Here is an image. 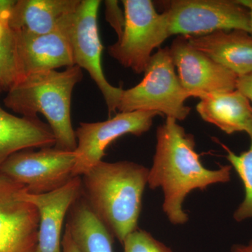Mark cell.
<instances>
[{
	"instance_id": "obj_20",
	"label": "cell",
	"mask_w": 252,
	"mask_h": 252,
	"mask_svg": "<svg viewBox=\"0 0 252 252\" xmlns=\"http://www.w3.org/2000/svg\"><path fill=\"white\" fill-rule=\"evenodd\" d=\"M246 132L251 140L250 149L246 152L238 155L221 144L226 151V158L230 165L234 167L245 187V198L233 215V218L238 222L252 219V122Z\"/></svg>"
},
{
	"instance_id": "obj_15",
	"label": "cell",
	"mask_w": 252,
	"mask_h": 252,
	"mask_svg": "<svg viewBox=\"0 0 252 252\" xmlns=\"http://www.w3.org/2000/svg\"><path fill=\"white\" fill-rule=\"evenodd\" d=\"M81 0H17L9 23L16 32L44 34L58 31Z\"/></svg>"
},
{
	"instance_id": "obj_16",
	"label": "cell",
	"mask_w": 252,
	"mask_h": 252,
	"mask_svg": "<svg viewBox=\"0 0 252 252\" xmlns=\"http://www.w3.org/2000/svg\"><path fill=\"white\" fill-rule=\"evenodd\" d=\"M3 89L0 86V94ZM49 124L36 117H18L0 106V167L13 154L26 149L56 145Z\"/></svg>"
},
{
	"instance_id": "obj_17",
	"label": "cell",
	"mask_w": 252,
	"mask_h": 252,
	"mask_svg": "<svg viewBox=\"0 0 252 252\" xmlns=\"http://www.w3.org/2000/svg\"><path fill=\"white\" fill-rule=\"evenodd\" d=\"M196 111L205 122L228 135L247 132L252 122L251 102L237 89L200 99Z\"/></svg>"
},
{
	"instance_id": "obj_26",
	"label": "cell",
	"mask_w": 252,
	"mask_h": 252,
	"mask_svg": "<svg viewBox=\"0 0 252 252\" xmlns=\"http://www.w3.org/2000/svg\"><path fill=\"white\" fill-rule=\"evenodd\" d=\"M238 1L250 11V31L252 35V0H238Z\"/></svg>"
},
{
	"instance_id": "obj_25",
	"label": "cell",
	"mask_w": 252,
	"mask_h": 252,
	"mask_svg": "<svg viewBox=\"0 0 252 252\" xmlns=\"http://www.w3.org/2000/svg\"><path fill=\"white\" fill-rule=\"evenodd\" d=\"M231 252H252V240L248 245H233Z\"/></svg>"
},
{
	"instance_id": "obj_5",
	"label": "cell",
	"mask_w": 252,
	"mask_h": 252,
	"mask_svg": "<svg viewBox=\"0 0 252 252\" xmlns=\"http://www.w3.org/2000/svg\"><path fill=\"white\" fill-rule=\"evenodd\" d=\"M122 36L109 46V56L137 74L144 73L152 53L170 37L166 13L159 14L150 0H124Z\"/></svg>"
},
{
	"instance_id": "obj_19",
	"label": "cell",
	"mask_w": 252,
	"mask_h": 252,
	"mask_svg": "<svg viewBox=\"0 0 252 252\" xmlns=\"http://www.w3.org/2000/svg\"><path fill=\"white\" fill-rule=\"evenodd\" d=\"M14 3V0H0V86L7 92L25 78L18 58L16 34L9 23Z\"/></svg>"
},
{
	"instance_id": "obj_6",
	"label": "cell",
	"mask_w": 252,
	"mask_h": 252,
	"mask_svg": "<svg viewBox=\"0 0 252 252\" xmlns=\"http://www.w3.org/2000/svg\"><path fill=\"white\" fill-rule=\"evenodd\" d=\"M100 4L99 0H81L77 9L65 18L61 28L67 36L74 64L90 74L102 93L111 115L118 109L124 89L111 85L102 69L104 47L97 25Z\"/></svg>"
},
{
	"instance_id": "obj_22",
	"label": "cell",
	"mask_w": 252,
	"mask_h": 252,
	"mask_svg": "<svg viewBox=\"0 0 252 252\" xmlns=\"http://www.w3.org/2000/svg\"><path fill=\"white\" fill-rule=\"evenodd\" d=\"M104 5L106 21L114 28L119 39L122 35L125 26L124 10L121 9L119 1L115 0H107L104 1Z\"/></svg>"
},
{
	"instance_id": "obj_18",
	"label": "cell",
	"mask_w": 252,
	"mask_h": 252,
	"mask_svg": "<svg viewBox=\"0 0 252 252\" xmlns=\"http://www.w3.org/2000/svg\"><path fill=\"white\" fill-rule=\"evenodd\" d=\"M66 226L79 252H114L112 233L81 196L69 209Z\"/></svg>"
},
{
	"instance_id": "obj_23",
	"label": "cell",
	"mask_w": 252,
	"mask_h": 252,
	"mask_svg": "<svg viewBox=\"0 0 252 252\" xmlns=\"http://www.w3.org/2000/svg\"><path fill=\"white\" fill-rule=\"evenodd\" d=\"M236 89L252 102V72L238 77Z\"/></svg>"
},
{
	"instance_id": "obj_9",
	"label": "cell",
	"mask_w": 252,
	"mask_h": 252,
	"mask_svg": "<svg viewBox=\"0 0 252 252\" xmlns=\"http://www.w3.org/2000/svg\"><path fill=\"white\" fill-rule=\"evenodd\" d=\"M158 115L149 111L119 112L104 122L80 123L75 131L77 159L73 177L84 175L100 162L106 149L114 140L126 134L140 136L147 132L153 125L154 118Z\"/></svg>"
},
{
	"instance_id": "obj_11",
	"label": "cell",
	"mask_w": 252,
	"mask_h": 252,
	"mask_svg": "<svg viewBox=\"0 0 252 252\" xmlns=\"http://www.w3.org/2000/svg\"><path fill=\"white\" fill-rule=\"evenodd\" d=\"M25 186L0 175V252H35L39 214L21 198Z\"/></svg>"
},
{
	"instance_id": "obj_21",
	"label": "cell",
	"mask_w": 252,
	"mask_h": 252,
	"mask_svg": "<svg viewBox=\"0 0 252 252\" xmlns=\"http://www.w3.org/2000/svg\"><path fill=\"white\" fill-rule=\"evenodd\" d=\"M122 244L124 252H173L148 232L138 228L127 235Z\"/></svg>"
},
{
	"instance_id": "obj_12",
	"label": "cell",
	"mask_w": 252,
	"mask_h": 252,
	"mask_svg": "<svg viewBox=\"0 0 252 252\" xmlns=\"http://www.w3.org/2000/svg\"><path fill=\"white\" fill-rule=\"evenodd\" d=\"M82 193L80 177H73L59 189L43 194L28 193L26 187L21 198L30 202L39 214L38 243L35 252H62L63 222L67 212Z\"/></svg>"
},
{
	"instance_id": "obj_4",
	"label": "cell",
	"mask_w": 252,
	"mask_h": 252,
	"mask_svg": "<svg viewBox=\"0 0 252 252\" xmlns=\"http://www.w3.org/2000/svg\"><path fill=\"white\" fill-rule=\"evenodd\" d=\"M137 85L123 91L117 110L149 111L184 121L191 109L186 105L189 94L181 86L168 47L153 54Z\"/></svg>"
},
{
	"instance_id": "obj_13",
	"label": "cell",
	"mask_w": 252,
	"mask_h": 252,
	"mask_svg": "<svg viewBox=\"0 0 252 252\" xmlns=\"http://www.w3.org/2000/svg\"><path fill=\"white\" fill-rule=\"evenodd\" d=\"M16 34L18 58L24 77L75 65L67 36L61 28L44 34Z\"/></svg>"
},
{
	"instance_id": "obj_24",
	"label": "cell",
	"mask_w": 252,
	"mask_h": 252,
	"mask_svg": "<svg viewBox=\"0 0 252 252\" xmlns=\"http://www.w3.org/2000/svg\"><path fill=\"white\" fill-rule=\"evenodd\" d=\"M62 252H79L67 226L62 239Z\"/></svg>"
},
{
	"instance_id": "obj_3",
	"label": "cell",
	"mask_w": 252,
	"mask_h": 252,
	"mask_svg": "<svg viewBox=\"0 0 252 252\" xmlns=\"http://www.w3.org/2000/svg\"><path fill=\"white\" fill-rule=\"evenodd\" d=\"M83 79L74 65L64 71L51 70L26 76L7 92L4 103L23 117H45L56 137L55 147L74 152L77 142L71 119L73 90Z\"/></svg>"
},
{
	"instance_id": "obj_1",
	"label": "cell",
	"mask_w": 252,
	"mask_h": 252,
	"mask_svg": "<svg viewBox=\"0 0 252 252\" xmlns=\"http://www.w3.org/2000/svg\"><path fill=\"white\" fill-rule=\"evenodd\" d=\"M193 136L187 133L177 121L167 117L157 131V147L153 166L149 170V188H162V209L172 224H184L189 220L182 209L184 200L192 190H204L209 186L230 180L231 165L218 170L205 168L195 150Z\"/></svg>"
},
{
	"instance_id": "obj_14",
	"label": "cell",
	"mask_w": 252,
	"mask_h": 252,
	"mask_svg": "<svg viewBox=\"0 0 252 252\" xmlns=\"http://www.w3.org/2000/svg\"><path fill=\"white\" fill-rule=\"evenodd\" d=\"M187 37L194 48L238 77L252 72V35L248 32L220 31Z\"/></svg>"
},
{
	"instance_id": "obj_7",
	"label": "cell",
	"mask_w": 252,
	"mask_h": 252,
	"mask_svg": "<svg viewBox=\"0 0 252 252\" xmlns=\"http://www.w3.org/2000/svg\"><path fill=\"white\" fill-rule=\"evenodd\" d=\"M170 36L241 30L251 34L250 11L238 0H174L166 11Z\"/></svg>"
},
{
	"instance_id": "obj_8",
	"label": "cell",
	"mask_w": 252,
	"mask_h": 252,
	"mask_svg": "<svg viewBox=\"0 0 252 252\" xmlns=\"http://www.w3.org/2000/svg\"><path fill=\"white\" fill-rule=\"evenodd\" d=\"M76 159L75 152L56 147L21 151L5 160L0 175L25 186L28 193H49L72 180Z\"/></svg>"
},
{
	"instance_id": "obj_2",
	"label": "cell",
	"mask_w": 252,
	"mask_h": 252,
	"mask_svg": "<svg viewBox=\"0 0 252 252\" xmlns=\"http://www.w3.org/2000/svg\"><path fill=\"white\" fill-rule=\"evenodd\" d=\"M149 172L133 162L101 160L82 175L84 198L121 243L137 229Z\"/></svg>"
},
{
	"instance_id": "obj_10",
	"label": "cell",
	"mask_w": 252,
	"mask_h": 252,
	"mask_svg": "<svg viewBox=\"0 0 252 252\" xmlns=\"http://www.w3.org/2000/svg\"><path fill=\"white\" fill-rule=\"evenodd\" d=\"M169 49L181 86L190 97L201 99L236 90L238 76L194 48L187 36L176 37Z\"/></svg>"
}]
</instances>
